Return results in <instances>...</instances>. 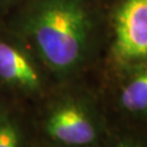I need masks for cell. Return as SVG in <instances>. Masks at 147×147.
Returning a JSON list of instances; mask_svg holds the SVG:
<instances>
[{"label": "cell", "mask_w": 147, "mask_h": 147, "mask_svg": "<svg viewBox=\"0 0 147 147\" xmlns=\"http://www.w3.org/2000/svg\"><path fill=\"white\" fill-rule=\"evenodd\" d=\"M0 22L26 44L47 72L61 80L82 64L89 19L81 0H22Z\"/></svg>", "instance_id": "obj_1"}, {"label": "cell", "mask_w": 147, "mask_h": 147, "mask_svg": "<svg viewBox=\"0 0 147 147\" xmlns=\"http://www.w3.org/2000/svg\"><path fill=\"white\" fill-rule=\"evenodd\" d=\"M42 70L46 69L31 48L0 22V93L44 94L46 79Z\"/></svg>", "instance_id": "obj_2"}, {"label": "cell", "mask_w": 147, "mask_h": 147, "mask_svg": "<svg viewBox=\"0 0 147 147\" xmlns=\"http://www.w3.org/2000/svg\"><path fill=\"white\" fill-rule=\"evenodd\" d=\"M44 129L53 141L64 146H86L98 136L96 122L90 113L82 104L69 98L51 106Z\"/></svg>", "instance_id": "obj_3"}, {"label": "cell", "mask_w": 147, "mask_h": 147, "mask_svg": "<svg viewBox=\"0 0 147 147\" xmlns=\"http://www.w3.org/2000/svg\"><path fill=\"white\" fill-rule=\"evenodd\" d=\"M113 53L120 61L147 58V0H125L118 10Z\"/></svg>", "instance_id": "obj_4"}, {"label": "cell", "mask_w": 147, "mask_h": 147, "mask_svg": "<svg viewBox=\"0 0 147 147\" xmlns=\"http://www.w3.org/2000/svg\"><path fill=\"white\" fill-rule=\"evenodd\" d=\"M120 104L124 110L132 113H147V69L122 88Z\"/></svg>", "instance_id": "obj_5"}, {"label": "cell", "mask_w": 147, "mask_h": 147, "mask_svg": "<svg viewBox=\"0 0 147 147\" xmlns=\"http://www.w3.org/2000/svg\"><path fill=\"white\" fill-rule=\"evenodd\" d=\"M0 147H23L21 129L10 113L0 118Z\"/></svg>", "instance_id": "obj_6"}, {"label": "cell", "mask_w": 147, "mask_h": 147, "mask_svg": "<svg viewBox=\"0 0 147 147\" xmlns=\"http://www.w3.org/2000/svg\"><path fill=\"white\" fill-rule=\"evenodd\" d=\"M22 0H0V18L18 5Z\"/></svg>", "instance_id": "obj_7"}, {"label": "cell", "mask_w": 147, "mask_h": 147, "mask_svg": "<svg viewBox=\"0 0 147 147\" xmlns=\"http://www.w3.org/2000/svg\"><path fill=\"white\" fill-rule=\"evenodd\" d=\"M7 113H9L8 107H7V104H5L3 97H2V94L0 93V118H2L3 116H5Z\"/></svg>", "instance_id": "obj_8"}, {"label": "cell", "mask_w": 147, "mask_h": 147, "mask_svg": "<svg viewBox=\"0 0 147 147\" xmlns=\"http://www.w3.org/2000/svg\"><path fill=\"white\" fill-rule=\"evenodd\" d=\"M117 147H143L141 144L135 142H132V141H121Z\"/></svg>", "instance_id": "obj_9"}]
</instances>
